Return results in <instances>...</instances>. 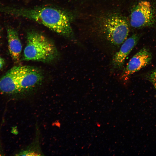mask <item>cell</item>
<instances>
[{
	"mask_svg": "<svg viewBox=\"0 0 156 156\" xmlns=\"http://www.w3.org/2000/svg\"><path fill=\"white\" fill-rule=\"evenodd\" d=\"M82 29L110 44L120 46L129 32L128 23L115 3L82 12Z\"/></svg>",
	"mask_w": 156,
	"mask_h": 156,
	"instance_id": "cell-1",
	"label": "cell"
},
{
	"mask_svg": "<svg viewBox=\"0 0 156 156\" xmlns=\"http://www.w3.org/2000/svg\"><path fill=\"white\" fill-rule=\"evenodd\" d=\"M148 78L156 90V69L149 74Z\"/></svg>",
	"mask_w": 156,
	"mask_h": 156,
	"instance_id": "cell-10",
	"label": "cell"
},
{
	"mask_svg": "<svg viewBox=\"0 0 156 156\" xmlns=\"http://www.w3.org/2000/svg\"><path fill=\"white\" fill-rule=\"evenodd\" d=\"M42 72L38 68L28 66H21L18 77L20 92L29 91L40 84L43 79Z\"/></svg>",
	"mask_w": 156,
	"mask_h": 156,
	"instance_id": "cell-5",
	"label": "cell"
},
{
	"mask_svg": "<svg viewBox=\"0 0 156 156\" xmlns=\"http://www.w3.org/2000/svg\"><path fill=\"white\" fill-rule=\"evenodd\" d=\"M1 28L0 27V40L1 38Z\"/></svg>",
	"mask_w": 156,
	"mask_h": 156,
	"instance_id": "cell-13",
	"label": "cell"
},
{
	"mask_svg": "<svg viewBox=\"0 0 156 156\" xmlns=\"http://www.w3.org/2000/svg\"><path fill=\"white\" fill-rule=\"evenodd\" d=\"M24 49L23 60L50 62L58 56V52L54 44L43 35L36 31L28 32L27 42Z\"/></svg>",
	"mask_w": 156,
	"mask_h": 156,
	"instance_id": "cell-3",
	"label": "cell"
},
{
	"mask_svg": "<svg viewBox=\"0 0 156 156\" xmlns=\"http://www.w3.org/2000/svg\"><path fill=\"white\" fill-rule=\"evenodd\" d=\"M82 3L86 4H92L100 3L107 0H79Z\"/></svg>",
	"mask_w": 156,
	"mask_h": 156,
	"instance_id": "cell-11",
	"label": "cell"
},
{
	"mask_svg": "<svg viewBox=\"0 0 156 156\" xmlns=\"http://www.w3.org/2000/svg\"><path fill=\"white\" fill-rule=\"evenodd\" d=\"M21 66H14L0 79V92L8 94L20 92L18 77Z\"/></svg>",
	"mask_w": 156,
	"mask_h": 156,
	"instance_id": "cell-8",
	"label": "cell"
},
{
	"mask_svg": "<svg viewBox=\"0 0 156 156\" xmlns=\"http://www.w3.org/2000/svg\"><path fill=\"white\" fill-rule=\"evenodd\" d=\"M130 23L134 28L149 26L153 23L154 17L150 3L143 1L139 2L132 9Z\"/></svg>",
	"mask_w": 156,
	"mask_h": 156,
	"instance_id": "cell-4",
	"label": "cell"
},
{
	"mask_svg": "<svg viewBox=\"0 0 156 156\" xmlns=\"http://www.w3.org/2000/svg\"><path fill=\"white\" fill-rule=\"evenodd\" d=\"M152 55L150 51L143 48L130 59L124 71L122 77L127 81L131 75L144 67L151 62Z\"/></svg>",
	"mask_w": 156,
	"mask_h": 156,
	"instance_id": "cell-6",
	"label": "cell"
},
{
	"mask_svg": "<svg viewBox=\"0 0 156 156\" xmlns=\"http://www.w3.org/2000/svg\"><path fill=\"white\" fill-rule=\"evenodd\" d=\"M8 49L11 56L16 63L20 61L22 46L16 31L13 27L6 28Z\"/></svg>",
	"mask_w": 156,
	"mask_h": 156,
	"instance_id": "cell-9",
	"label": "cell"
},
{
	"mask_svg": "<svg viewBox=\"0 0 156 156\" xmlns=\"http://www.w3.org/2000/svg\"><path fill=\"white\" fill-rule=\"evenodd\" d=\"M4 64V60L0 56V70L3 68Z\"/></svg>",
	"mask_w": 156,
	"mask_h": 156,
	"instance_id": "cell-12",
	"label": "cell"
},
{
	"mask_svg": "<svg viewBox=\"0 0 156 156\" xmlns=\"http://www.w3.org/2000/svg\"><path fill=\"white\" fill-rule=\"evenodd\" d=\"M139 38L138 35L134 34L123 42L112 57L111 64L113 68L119 69L122 68L126 57L136 45Z\"/></svg>",
	"mask_w": 156,
	"mask_h": 156,
	"instance_id": "cell-7",
	"label": "cell"
},
{
	"mask_svg": "<svg viewBox=\"0 0 156 156\" xmlns=\"http://www.w3.org/2000/svg\"><path fill=\"white\" fill-rule=\"evenodd\" d=\"M0 12L32 20L66 37L74 36L72 18L62 10L48 7L25 8L0 6Z\"/></svg>",
	"mask_w": 156,
	"mask_h": 156,
	"instance_id": "cell-2",
	"label": "cell"
}]
</instances>
